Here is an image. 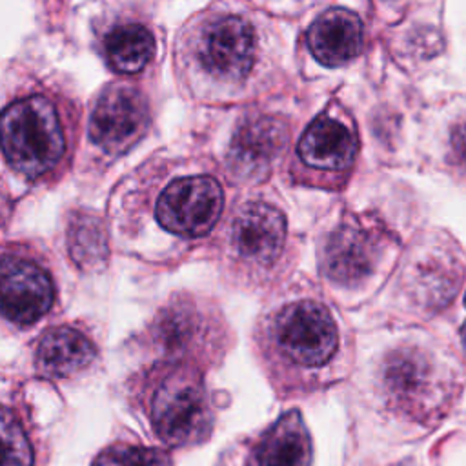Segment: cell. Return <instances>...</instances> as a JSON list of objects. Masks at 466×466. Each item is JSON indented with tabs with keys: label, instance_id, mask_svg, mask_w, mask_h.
<instances>
[{
	"label": "cell",
	"instance_id": "7402d4cb",
	"mask_svg": "<svg viewBox=\"0 0 466 466\" xmlns=\"http://www.w3.org/2000/svg\"><path fill=\"white\" fill-rule=\"evenodd\" d=\"M461 339H462V344H464V350H466V322H464V326L461 329Z\"/></svg>",
	"mask_w": 466,
	"mask_h": 466
},
{
	"label": "cell",
	"instance_id": "8fae6325",
	"mask_svg": "<svg viewBox=\"0 0 466 466\" xmlns=\"http://www.w3.org/2000/svg\"><path fill=\"white\" fill-rule=\"evenodd\" d=\"M231 240L244 258L268 264L279 257L284 246L286 218L266 202H249L233 220Z\"/></svg>",
	"mask_w": 466,
	"mask_h": 466
},
{
	"label": "cell",
	"instance_id": "277c9868",
	"mask_svg": "<svg viewBox=\"0 0 466 466\" xmlns=\"http://www.w3.org/2000/svg\"><path fill=\"white\" fill-rule=\"evenodd\" d=\"M337 340V326L331 313L315 300L293 302L275 319V342L295 364H324L335 353Z\"/></svg>",
	"mask_w": 466,
	"mask_h": 466
},
{
	"label": "cell",
	"instance_id": "9a60e30c",
	"mask_svg": "<svg viewBox=\"0 0 466 466\" xmlns=\"http://www.w3.org/2000/svg\"><path fill=\"white\" fill-rule=\"evenodd\" d=\"M258 466H309L311 441L299 411L284 413L260 439Z\"/></svg>",
	"mask_w": 466,
	"mask_h": 466
},
{
	"label": "cell",
	"instance_id": "ffe728a7",
	"mask_svg": "<svg viewBox=\"0 0 466 466\" xmlns=\"http://www.w3.org/2000/svg\"><path fill=\"white\" fill-rule=\"evenodd\" d=\"M2 435H4V466H31L33 464V451L31 444L15 419V415L5 408L2 415Z\"/></svg>",
	"mask_w": 466,
	"mask_h": 466
},
{
	"label": "cell",
	"instance_id": "2e32d148",
	"mask_svg": "<svg viewBox=\"0 0 466 466\" xmlns=\"http://www.w3.org/2000/svg\"><path fill=\"white\" fill-rule=\"evenodd\" d=\"M200 309L191 300H173L166 306L155 326V335L160 346L175 355H187L191 350L202 348L206 322Z\"/></svg>",
	"mask_w": 466,
	"mask_h": 466
},
{
	"label": "cell",
	"instance_id": "6da1fadb",
	"mask_svg": "<svg viewBox=\"0 0 466 466\" xmlns=\"http://www.w3.org/2000/svg\"><path fill=\"white\" fill-rule=\"evenodd\" d=\"M2 146L9 164L29 178L53 169L66 151V137L55 106L46 96L13 102L2 118Z\"/></svg>",
	"mask_w": 466,
	"mask_h": 466
},
{
	"label": "cell",
	"instance_id": "8992f818",
	"mask_svg": "<svg viewBox=\"0 0 466 466\" xmlns=\"http://www.w3.org/2000/svg\"><path fill=\"white\" fill-rule=\"evenodd\" d=\"M197 58L206 73L222 80H240L255 60V33L240 16L222 15L200 29Z\"/></svg>",
	"mask_w": 466,
	"mask_h": 466
},
{
	"label": "cell",
	"instance_id": "52a82bcc",
	"mask_svg": "<svg viewBox=\"0 0 466 466\" xmlns=\"http://www.w3.org/2000/svg\"><path fill=\"white\" fill-rule=\"evenodd\" d=\"M147 107L142 95L127 86L106 89L89 120L93 142L107 153H122L146 131Z\"/></svg>",
	"mask_w": 466,
	"mask_h": 466
},
{
	"label": "cell",
	"instance_id": "7a4b0ae2",
	"mask_svg": "<svg viewBox=\"0 0 466 466\" xmlns=\"http://www.w3.org/2000/svg\"><path fill=\"white\" fill-rule=\"evenodd\" d=\"M151 422L169 446L193 444L211 428V410L200 379L186 368L166 375L151 399Z\"/></svg>",
	"mask_w": 466,
	"mask_h": 466
},
{
	"label": "cell",
	"instance_id": "7c38bea8",
	"mask_svg": "<svg viewBox=\"0 0 466 466\" xmlns=\"http://www.w3.org/2000/svg\"><path fill=\"white\" fill-rule=\"evenodd\" d=\"M300 160L322 171H344L357 153V138L350 126L335 116L315 118L299 142Z\"/></svg>",
	"mask_w": 466,
	"mask_h": 466
},
{
	"label": "cell",
	"instance_id": "ba28073f",
	"mask_svg": "<svg viewBox=\"0 0 466 466\" xmlns=\"http://www.w3.org/2000/svg\"><path fill=\"white\" fill-rule=\"evenodd\" d=\"M288 140V127L275 116H253L233 133L228 166L242 182L264 180L279 160Z\"/></svg>",
	"mask_w": 466,
	"mask_h": 466
},
{
	"label": "cell",
	"instance_id": "9c48e42d",
	"mask_svg": "<svg viewBox=\"0 0 466 466\" xmlns=\"http://www.w3.org/2000/svg\"><path fill=\"white\" fill-rule=\"evenodd\" d=\"M53 282L35 262L9 253L2 258V311L15 324L36 322L53 304Z\"/></svg>",
	"mask_w": 466,
	"mask_h": 466
},
{
	"label": "cell",
	"instance_id": "e0dca14e",
	"mask_svg": "<svg viewBox=\"0 0 466 466\" xmlns=\"http://www.w3.org/2000/svg\"><path fill=\"white\" fill-rule=\"evenodd\" d=\"M107 64L118 73L140 71L155 53L153 35L140 24H122L104 40Z\"/></svg>",
	"mask_w": 466,
	"mask_h": 466
},
{
	"label": "cell",
	"instance_id": "5b68a950",
	"mask_svg": "<svg viewBox=\"0 0 466 466\" xmlns=\"http://www.w3.org/2000/svg\"><path fill=\"white\" fill-rule=\"evenodd\" d=\"M224 204L222 187L211 177L197 175L173 180L157 204L158 222L184 237L208 233L220 217Z\"/></svg>",
	"mask_w": 466,
	"mask_h": 466
},
{
	"label": "cell",
	"instance_id": "3957f363",
	"mask_svg": "<svg viewBox=\"0 0 466 466\" xmlns=\"http://www.w3.org/2000/svg\"><path fill=\"white\" fill-rule=\"evenodd\" d=\"M384 390L395 408L428 419L444 400V380L435 362L417 348L395 350L384 364Z\"/></svg>",
	"mask_w": 466,
	"mask_h": 466
},
{
	"label": "cell",
	"instance_id": "603a6c76",
	"mask_svg": "<svg viewBox=\"0 0 466 466\" xmlns=\"http://www.w3.org/2000/svg\"><path fill=\"white\" fill-rule=\"evenodd\" d=\"M464 304H466V297H464Z\"/></svg>",
	"mask_w": 466,
	"mask_h": 466
},
{
	"label": "cell",
	"instance_id": "ac0fdd59",
	"mask_svg": "<svg viewBox=\"0 0 466 466\" xmlns=\"http://www.w3.org/2000/svg\"><path fill=\"white\" fill-rule=\"evenodd\" d=\"M67 246L76 264L84 268L100 266L107 255L102 222L93 215H76L67 229Z\"/></svg>",
	"mask_w": 466,
	"mask_h": 466
},
{
	"label": "cell",
	"instance_id": "30bf717a",
	"mask_svg": "<svg viewBox=\"0 0 466 466\" xmlns=\"http://www.w3.org/2000/svg\"><path fill=\"white\" fill-rule=\"evenodd\" d=\"M377 255L379 244L368 229L359 224H340L326 238L320 264L331 280L355 284L373 269Z\"/></svg>",
	"mask_w": 466,
	"mask_h": 466
},
{
	"label": "cell",
	"instance_id": "44dd1931",
	"mask_svg": "<svg viewBox=\"0 0 466 466\" xmlns=\"http://www.w3.org/2000/svg\"><path fill=\"white\" fill-rule=\"evenodd\" d=\"M451 147L462 167H466V120L459 122L451 133Z\"/></svg>",
	"mask_w": 466,
	"mask_h": 466
},
{
	"label": "cell",
	"instance_id": "5bb4252c",
	"mask_svg": "<svg viewBox=\"0 0 466 466\" xmlns=\"http://www.w3.org/2000/svg\"><path fill=\"white\" fill-rule=\"evenodd\" d=\"M95 357L93 342L75 328L47 329L36 346V366L49 377H69L87 368Z\"/></svg>",
	"mask_w": 466,
	"mask_h": 466
},
{
	"label": "cell",
	"instance_id": "d6986e66",
	"mask_svg": "<svg viewBox=\"0 0 466 466\" xmlns=\"http://www.w3.org/2000/svg\"><path fill=\"white\" fill-rule=\"evenodd\" d=\"M93 466H171V462L160 450L116 444L104 450Z\"/></svg>",
	"mask_w": 466,
	"mask_h": 466
},
{
	"label": "cell",
	"instance_id": "4fadbf2b",
	"mask_svg": "<svg viewBox=\"0 0 466 466\" xmlns=\"http://www.w3.org/2000/svg\"><path fill=\"white\" fill-rule=\"evenodd\" d=\"M308 46L324 66H342L355 58L362 47V24L348 9H329L311 24Z\"/></svg>",
	"mask_w": 466,
	"mask_h": 466
}]
</instances>
